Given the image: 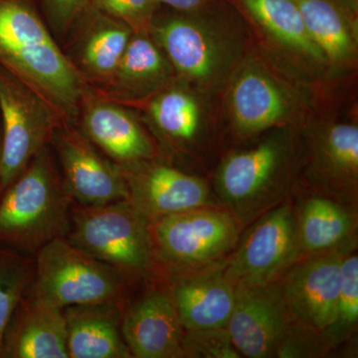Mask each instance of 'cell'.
<instances>
[{
	"label": "cell",
	"instance_id": "6da1fadb",
	"mask_svg": "<svg viewBox=\"0 0 358 358\" xmlns=\"http://www.w3.org/2000/svg\"><path fill=\"white\" fill-rule=\"evenodd\" d=\"M218 2L189 13L162 6L148 29L176 79L214 96H221L233 73L256 47L246 20L224 10Z\"/></svg>",
	"mask_w": 358,
	"mask_h": 358
},
{
	"label": "cell",
	"instance_id": "7a4b0ae2",
	"mask_svg": "<svg viewBox=\"0 0 358 358\" xmlns=\"http://www.w3.org/2000/svg\"><path fill=\"white\" fill-rule=\"evenodd\" d=\"M303 126L273 129L251 147L233 150L218 166L215 192L239 225L282 203L303 166Z\"/></svg>",
	"mask_w": 358,
	"mask_h": 358
},
{
	"label": "cell",
	"instance_id": "3957f363",
	"mask_svg": "<svg viewBox=\"0 0 358 358\" xmlns=\"http://www.w3.org/2000/svg\"><path fill=\"white\" fill-rule=\"evenodd\" d=\"M0 65L36 89L76 124L89 88L40 13L36 0H0Z\"/></svg>",
	"mask_w": 358,
	"mask_h": 358
},
{
	"label": "cell",
	"instance_id": "277c9868",
	"mask_svg": "<svg viewBox=\"0 0 358 358\" xmlns=\"http://www.w3.org/2000/svg\"><path fill=\"white\" fill-rule=\"evenodd\" d=\"M317 108L315 90L282 74L255 47L221 94V127L238 140H253L273 129L303 126Z\"/></svg>",
	"mask_w": 358,
	"mask_h": 358
},
{
	"label": "cell",
	"instance_id": "5b68a950",
	"mask_svg": "<svg viewBox=\"0 0 358 358\" xmlns=\"http://www.w3.org/2000/svg\"><path fill=\"white\" fill-rule=\"evenodd\" d=\"M73 203L46 145L0 194V245L34 256L65 237Z\"/></svg>",
	"mask_w": 358,
	"mask_h": 358
},
{
	"label": "cell",
	"instance_id": "8992f818",
	"mask_svg": "<svg viewBox=\"0 0 358 358\" xmlns=\"http://www.w3.org/2000/svg\"><path fill=\"white\" fill-rule=\"evenodd\" d=\"M65 239L140 282L160 272L150 223L128 199L100 206L74 202Z\"/></svg>",
	"mask_w": 358,
	"mask_h": 358
},
{
	"label": "cell",
	"instance_id": "52a82bcc",
	"mask_svg": "<svg viewBox=\"0 0 358 358\" xmlns=\"http://www.w3.org/2000/svg\"><path fill=\"white\" fill-rule=\"evenodd\" d=\"M220 96H214L174 79L138 105L159 157L182 169L201 157L221 129Z\"/></svg>",
	"mask_w": 358,
	"mask_h": 358
},
{
	"label": "cell",
	"instance_id": "ba28073f",
	"mask_svg": "<svg viewBox=\"0 0 358 358\" xmlns=\"http://www.w3.org/2000/svg\"><path fill=\"white\" fill-rule=\"evenodd\" d=\"M35 257L28 291L55 307L124 301L138 282L77 248L64 237L45 245Z\"/></svg>",
	"mask_w": 358,
	"mask_h": 358
},
{
	"label": "cell",
	"instance_id": "9c48e42d",
	"mask_svg": "<svg viewBox=\"0 0 358 358\" xmlns=\"http://www.w3.org/2000/svg\"><path fill=\"white\" fill-rule=\"evenodd\" d=\"M251 28L256 48L296 83L313 90L334 76L293 0H234Z\"/></svg>",
	"mask_w": 358,
	"mask_h": 358
},
{
	"label": "cell",
	"instance_id": "30bf717a",
	"mask_svg": "<svg viewBox=\"0 0 358 358\" xmlns=\"http://www.w3.org/2000/svg\"><path fill=\"white\" fill-rule=\"evenodd\" d=\"M306 180L341 203H357L358 124L357 110L317 109L303 124Z\"/></svg>",
	"mask_w": 358,
	"mask_h": 358
},
{
	"label": "cell",
	"instance_id": "8fae6325",
	"mask_svg": "<svg viewBox=\"0 0 358 358\" xmlns=\"http://www.w3.org/2000/svg\"><path fill=\"white\" fill-rule=\"evenodd\" d=\"M239 224L226 210L203 207L150 224L160 270L187 272L225 256L239 237Z\"/></svg>",
	"mask_w": 358,
	"mask_h": 358
},
{
	"label": "cell",
	"instance_id": "7c38bea8",
	"mask_svg": "<svg viewBox=\"0 0 358 358\" xmlns=\"http://www.w3.org/2000/svg\"><path fill=\"white\" fill-rule=\"evenodd\" d=\"M2 192L37 152L50 143L64 121L36 89L0 65Z\"/></svg>",
	"mask_w": 358,
	"mask_h": 358
},
{
	"label": "cell",
	"instance_id": "4fadbf2b",
	"mask_svg": "<svg viewBox=\"0 0 358 358\" xmlns=\"http://www.w3.org/2000/svg\"><path fill=\"white\" fill-rule=\"evenodd\" d=\"M122 331L131 357H186L185 329L164 272L134 286L122 306Z\"/></svg>",
	"mask_w": 358,
	"mask_h": 358
},
{
	"label": "cell",
	"instance_id": "5bb4252c",
	"mask_svg": "<svg viewBox=\"0 0 358 358\" xmlns=\"http://www.w3.org/2000/svg\"><path fill=\"white\" fill-rule=\"evenodd\" d=\"M228 334L240 355L250 358L291 357L298 324L279 284H237Z\"/></svg>",
	"mask_w": 358,
	"mask_h": 358
},
{
	"label": "cell",
	"instance_id": "9a60e30c",
	"mask_svg": "<svg viewBox=\"0 0 358 358\" xmlns=\"http://www.w3.org/2000/svg\"><path fill=\"white\" fill-rule=\"evenodd\" d=\"M300 259L296 212L291 204L281 203L254 221L224 263V273L234 285H267Z\"/></svg>",
	"mask_w": 358,
	"mask_h": 358
},
{
	"label": "cell",
	"instance_id": "2e32d148",
	"mask_svg": "<svg viewBox=\"0 0 358 358\" xmlns=\"http://www.w3.org/2000/svg\"><path fill=\"white\" fill-rule=\"evenodd\" d=\"M49 145L74 202L100 206L128 199V186L121 166L106 157L76 124L61 122Z\"/></svg>",
	"mask_w": 358,
	"mask_h": 358
},
{
	"label": "cell",
	"instance_id": "e0dca14e",
	"mask_svg": "<svg viewBox=\"0 0 358 358\" xmlns=\"http://www.w3.org/2000/svg\"><path fill=\"white\" fill-rule=\"evenodd\" d=\"M122 171L129 201L150 224L192 209L218 207L203 178L160 157Z\"/></svg>",
	"mask_w": 358,
	"mask_h": 358
},
{
	"label": "cell",
	"instance_id": "ac0fdd59",
	"mask_svg": "<svg viewBox=\"0 0 358 358\" xmlns=\"http://www.w3.org/2000/svg\"><path fill=\"white\" fill-rule=\"evenodd\" d=\"M350 250L303 257L281 275L279 286L292 319L319 338L333 324L341 263Z\"/></svg>",
	"mask_w": 358,
	"mask_h": 358
},
{
	"label": "cell",
	"instance_id": "d6986e66",
	"mask_svg": "<svg viewBox=\"0 0 358 358\" xmlns=\"http://www.w3.org/2000/svg\"><path fill=\"white\" fill-rule=\"evenodd\" d=\"M76 124L106 157L128 167L159 157L154 140L133 108L85 92Z\"/></svg>",
	"mask_w": 358,
	"mask_h": 358
},
{
	"label": "cell",
	"instance_id": "ffe728a7",
	"mask_svg": "<svg viewBox=\"0 0 358 358\" xmlns=\"http://www.w3.org/2000/svg\"><path fill=\"white\" fill-rule=\"evenodd\" d=\"M133 34L122 21L89 6L60 46L85 83L99 92L109 85Z\"/></svg>",
	"mask_w": 358,
	"mask_h": 358
},
{
	"label": "cell",
	"instance_id": "44dd1931",
	"mask_svg": "<svg viewBox=\"0 0 358 358\" xmlns=\"http://www.w3.org/2000/svg\"><path fill=\"white\" fill-rule=\"evenodd\" d=\"M185 331L227 327L236 287L226 277L224 264L202 271L166 273Z\"/></svg>",
	"mask_w": 358,
	"mask_h": 358
},
{
	"label": "cell",
	"instance_id": "7402d4cb",
	"mask_svg": "<svg viewBox=\"0 0 358 358\" xmlns=\"http://www.w3.org/2000/svg\"><path fill=\"white\" fill-rule=\"evenodd\" d=\"M0 358H69L62 308L28 291L7 324Z\"/></svg>",
	"mask_w": 358,
	"mask_h": 358
},
{
	"label": "cell",
	"instance_id": "603a6c76",
	"mask_svg": "<svg viewBox=\"0 0 358 358\" xmlns=\"http://www.w3.org/2000/svg\"><path fill=\"white\" fill-rule=\"evenodd\" d=\"M176 79L166 54L148 32L134 33L109 85L98 95L134 107Z\"/></svg>",
	"mask_w": 358,
	"mask_h": 358
},
{
	"label": "cell",
	"instance_id": "cb8c5ba5",
	"mask_svg": "<svg viewBox=\"0 0 358 358\" xmlns=\"http://www.w3.org/2000/svg\"><path fill=\"white\" fill-rule=\"evenodd\" d=\"M124 301L63 308L69 358H131L122 331Z\"/></svg>",
	"mask_w": 358,
	"mask_h": 358
},
{
	"label": "cell",
	"instance_id": "d4e9b609",
	"mask_svg": "<svg viewBox=\"0 0 358 358\" xmlns=\"http://www.w3.org/2000/svg\"><path fill=\"white\" fill-rule=\"evenodd\" d=\"M303 23L334 75L355 70L357 63V16L343 0H293Z\"/></svg>",
	"mask_w": 358,
	"mask_h": 358
},
{
	"label": "cell",
	"instance_id": "484cf974",
	"mask_svg": "<svg viewBox=\"0 0 358 358\" xmlns=\"http://www.w3.org/2000/svg\"><path fill=\"white\" fill-rule=\"evenodd\" d=\"M294 212L301 259L355 249V219L345 204L315 194Z\"/></svg>",
	"mask_w": 358,
	"mask_h": 358
},
{
	"label": "cell",
	"instance_id": "4316f807",
	"mask_svg": "<svg viewBox=\"0 0 358 358\" xmlns=\"http://www.w3.org/2000/svg\"><path fill=\"white\" fill-rule=\"evenodd\" d=\"M34 275V256L0 245V343Z\"/></svg>",
	"mask_w": 358,
	"mask_h": 358
},
{
	"label": "cell",
	"instance_id": "83f0119b",
	"mask_svg": "<svg viewBox=\"0 0 358 358\" xmlns=\"http://www.w3.org/2000/svg\"><path fill=\"white\" fill-rule=\"evenodd\" d=\"M346 252L341 263V284L333 324L320 336L322 352L345 341L358 322V257Z\"/></svg>",
	"mask_w": 358,
	"mask_h": 358
},
{
	"label": "cell",
	"instance_id": "f1b7e54d",
	"mask_svg": "<svg viewBox=\"0 0 358 358\" xmlns=\"http://www.w3.org/2000/svg\"><path fill=\"white\" fill-rule=\"evenodd\" d=\"M90 6L122 21L136 33L148 32L162 6L159 0H90Z\"/></svg>",
	"mask_w": 358,
	"mask_h": 358
},
{
	"label": "cell",
	"instance_id": "f546056e",
	"mask_svg": "<svg viewBox=\"0 0 358 358\" xmlns=\"http://www.w3.org/2000/svg\"><path fill=\"white\" fill-rule=\"evenodd\" d=\"M186 357L238 358L239 355L228 334L227 329L185 331Z\"/></svg>",
	"mask_w": 358,
	"mask_h": 358
},
{
	"label": "cell",
	"instance_id": "4dcf8cb0",
	"mask_svg": "<svg viewBox=\"0 0 358 358\" xmlns=\"http://www.w3.org/2000/svg\"><path fill=\"white\" fill-rule=\"evenodd\" d=\"M49 29L62 44L78 18L90 6V0H40Z\"/></svg>",
	"mask_w": 358,
	"mask_h": 358
},
{
	"label": "cell",
	"instance_id": "1f68e13d",
	"mask_svg": "<svg viewBox=\"0 0 358 358\" xmlns=\"http://www.w3.org/2000/svg\"><path fill=\"white\" fill-rule=\"evenodd\" d=\"M214 1L215 0H159L162 6L183 13L199 10Z\"/></svg>",
	"mask_w": 358,
	"mask_h": 358
},
{
	"label": "cell",
	"instance_id": "d6a6232c",
	"mask_svg": "<svg viewBox=\"0 0 358 358\" xmlns=\"http://www.w3.org/2000/svg\"><path fill=\"white\" fill-rule=\"evenodd\" d=\"M1 141H2L1 124H0V194H1V193H2V185H1Z\"/></svg>",
	"mask_w": 358,
	"mask_h": 358
}]
</instances>
